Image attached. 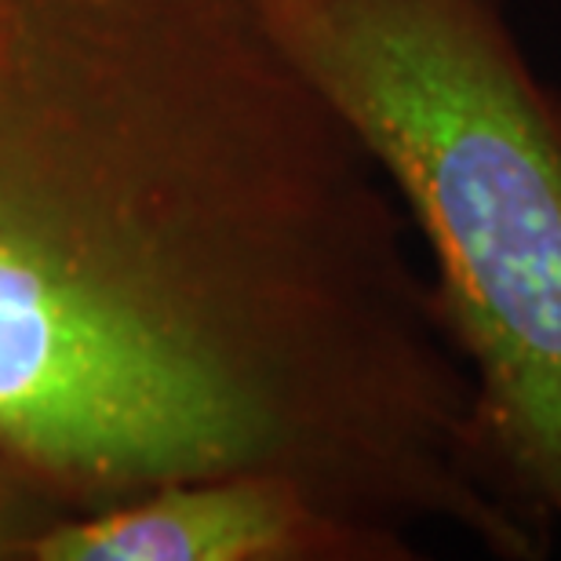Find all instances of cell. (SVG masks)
Listing matches in <instances>:
<instances>
[{
    "instance_id": "1",
    "label": "cell",
    "mask_w": 561,
    "mask_h": 561,
    "mask_svg": "<svg viewBox=\"0 0 561 561\" xmlns=\"http://www.w3.org/2000/svg\"><path fill=\"white\" fill-rule=\"evenodd\" d=\"M416 255L277 0H0V445L70 514L263 470L522 558Z\"/></svg>"
},
{
    "instance_id": "3",
    "label": "cell",
    "mask_w": 561,
    "mask_h": 561,
    "mask_svg": "<svg viewBox=\"0 0 561 561\" xmlns=\"http://www.w3.org/2000/svg\"><path fill=\"white\" fill-rule=\"evenodd\" d=\"M412 533L346 518L291 478H190L62 514L33 561H416Z\"/></svg>"
},
{
    "instance_id": "4",
    "label": "cell",
    "mask_w": 561,
    "mask_h": 561,
    "mask_svg": "<svg viewBox=\"0 0 561 561\" xmlns=\"http://www.w3.org/2000/svg\"><path fill=\"white\" fill-rule=\"evenodd\" d=\"M70 507L0 445V561H33V547Z\"/></svg>"
},
{
    "instance_id": "2",
    "label": "cell",
    "mask_w": 561,
    "mask_h": 561,
    "mask_svg": "<svg viewBox=\"0 0 561 561\" xmlns=\"http://www.w3.org/2000/svg\"><path fill=\"white\" fill-rule=\"evenodd\" d=\"M277 22L405 208L489 470L561 540V88L507 0H277Z\"/></svg>"
}]
</instances>
